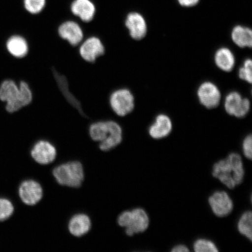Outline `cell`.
<instances>
[{"label": "cell", "instance_id": "obj_1", "mask_svg": "<svg viewBox=\"0 0 252 252\" xmlns=\"http://www.w3.org/2000/svg\"><path fill=\"white\" fill-rule=\"evenodd\" d=\"M33 97L30 85L24 80L18 84L14 80H6L0 85V100L6 103L5 109L9 113L18 112L30 105Z\"/></svg>", "mask_w": 252, "mask_h": 252}, {"label": "cell", "instance_id": "obj_18", "mask_svg": "<svg viewBox=\"0 0 252 252\" xmlns=\"http://www.w3.org/2000/svg\"><path fill=\"white\" fill-rule=\"evenodd\" d=\"M172 128V122L169 116L160 114L157 116L155 122L151 125L149 133L153 139H162L168 136L171 133Z\"/></svg>", "mask_w": 252, "mask_h": 252}, {"label": "cell", "instance_id": "obj_4", "mask_svg": "<svg viewBox=\"0 0 252 252\" xmlns=\"http://www.w3.org/2000/svg\"><path fill=\"white\" fill-rule=\"evenodd\" d=\"M119 226L125 229L126 234L133 236L144 232L149 228L150 218L146 211L142 208L123 212L118 217Z\"/></svg>", "mask_w": 252, "mask_h": 252}, {"label": "cell", "instance_id": "obj_12", "mask_svg": "<svg viewBox=\"0 0 252 252\" xmlns=\"http://www.w3.org/2000/svg\"><path fill=\"white\" fill-rule=\"evenodd\" d=\"M108 134L106 139L98 144L99 150L103 153H108L119 146L123 141L124 131L121 125L113 119L107 120Z\"/></svg>", "mask_w": 252, "mask_h": 252}, {"label": "cell", "instance_id": "obj_8", "mask_svg": "<svg viewBox=\"0 0 252 252\" xmlns=\"http://www.w3.org/2000/svg\"><path fill=\"white\" fill-rule=\"evenodd\" d=\"M18 194L22 202L28 206H34L42 200L44 190L39 182L34 179H27L20 184Z\"/></svg>", "mask_w": 252, "mask_h": 252}, {"label": "cell", "instance_id": "obj_22", "mask_svg": "<svg viewBox=\"0 0 252 252\" xmlns=\"http://www.w3.org/2000/svg\"><path fill=\"white\" fill-rule=\"evenodd\" d=\"M238 231L249 240L252 239V213L247 211L242 214L237 223Z\"/></svg>", "mask_w": 252, "mask_h": 252}, {"label": "cell", "instance_id": "obj_2", "mask_svg": "<svg viewBox=\"0 0 252 252\" xmlns=\"http://www.w3.org/2000/svg\"><path fill=\"white\" fill-rule=\"evenodd\" d=\"M212 175L230 189H234L243 182L245 169L239 154L232 153L214 163Z\"/></svg>", "mask_w": 252, "mask_h": 252}, {"label": "cell", "instance_id": "obj_5", "mask_svg": "<svg viewBox=\"0 0 252 252\" xmlns=\"http://www.w3.org/2000/svg\"><path fill=\"white\" fill-rule=\"evenodd\" d=\"M109 104L115 115L124 118L133 111L135 98L133 93L128 88H119L110 93Z\"/></svg>", "mask_w": 252, "mask_h": 252}, {"label": "cell", "instance_id": "obj_3", "mask_svg": "<svg viewBox=\"0 0 252 252\" xmlns=\"http://www.w3.org/2000/svg\"><path fill=\"white\" fill-rule=\"evenodd\" d=\"M52 176L61 187L78 189L85 181L86 172L83 163L73 160L57 165L52 170Z\"/></svg>", "mask_w": 252, "mask_h": 252}, {"label": "cell", "instance_id": "obj_20", "mask_svg": "<svg viewBox=\"0 0 252 252\" xmlns=\"http://www.w3.org/2000/svg\"><path fill=\"white\" fill-rule=\"evenodd\" d=\"M231 38L238 47L241 48L252 46V31L250 28L238 25L233 28Z\"/></svg>", "mask_w": 252, "mask_h": 252}, {"label": "cell", "instance_id": "obj_26", "mask_svg": "<svg viewBox=\"0 0 252 252\" xmlns=\"http://www.w3.org/2000/svg\"><path fill=\"white\" fill-rule=\"evenodd\" d=\"M239 77L242 80L251 84L252 81V62L250 59H248L244 63L243 67L239 70Z\"/></svg>", "mask_w": 252, "mask_h": 252}, {"label": "cell", "instance_id": "obj_24", "mask_svg": "<svg viewBox=\"0 0 252 252\" xmlns=\"http://www.w3.org/2000/svg\"><path fill=\"white\" fill-rule=\"evenodd\" d=\"M24 4L28 12L32 15H37L45 8L46 0H24Z\"/></svg>", "mask_w": 252, "mask_h": 252}, {"label": "cell", "instance_id": "obj_17", "mask_svg": "<svg viewBox=\"0 0 252 252\" xmlns=\"http://www.w3.org/2000/svg\"><path fill=\"white\" fill-rule=\"evenodd\" d=\"M9 55L17 59L25 58L30 52V45L25 37L21 34H14L9 37L6 42Z\"/></svg>", "mask_w": 252, "mask_h": 252}, {"label": "cell", "instance_id": "obj_25", "mask_svg": "<svg viewBox=\"0 0 252 252\" xmlns=\"http://www.w3.org/2000/svg\"><path fill=\"white\" fill-rule=\"evenodd\" d=\"M14 207L11 201L7 198H0V221H4L12 216Z\"/></svg>", "mask_w": 252, "mask_h": 252}, {"label": "cell", "instance_id": "obj_27", "mask_svg": "<svg viewBox=\"0 0 252 252\" xmlns=\"http://www.w3.org/2000/svg\"><path fill=\"white\" fill-rule=\"evenodd\" d=\"M242 152L247 159L251 160L252 158V135H248L242 143Z\"/></svg>", "mask_w": 252, "mask_h": 252}, {"label": "cell", "instance_id": "obj_9", "mask_svg": "<svg viewBox=\"0 0 252 252\" xmlns=\"http://www.w3.org/2000/svg\"><path fill=\"white\" fill-rule=\"evenodd\" d=\"M58 35L72 47H78L85 39L83 27L74 20H66L58 28Z\"/></svg>", "mask_w": 252, "mask_h": 252}, {"label": "cell", "instance_id": "obj_21", "mask_svg": "<svg viewBox=\"0 0 252 252\" xmlns=\"http://www.w3.org/2000/svg\"><path fill=\"white\" fill-rule=\"evenodd\" d=\"M88 135L90 139L99 143L105 140L108 134V126L107 120L94 121L88 126Z\"/></svg>", "mask_w": 252, "mask_h": 252}, {"label": "cell", "instance_id": "obj_16", "mask_svg": "<svg viewBox=\"0 0 252 252\" xmlns=\"http://www.w3.org/2000/svg\"><path fill=\"white\" fill-rule=\"evenodd\" d=\"M70 9L72 15L85 24L90 23L95 17V5L91 0H74Z\"/></svg>", "mask_w": 252, "mask_h": 252}, {"label": "cell", "instance_id": "obj_7", "mask_svg": "<svg viewBox=\"0 0 252 252\" xmlns=\"http://www.w3.org/2000/svg\"><path fill=\"white\" fill-rule=\"evenodd\" d=\"M78 51L83 61L92 63L105 54V47L99 37L90 36L85 37L78 46Z\"/></svg>", "mask_w": 252, "mask_h": 252}, {"label": "cell", "instance_id": "obj_28", "mask_svg": "<svg viewBox=\"0 0 252 252\" xmlns=\"http://www.w3.org/2000/svg\"><path fill=\"white\" fill-rule=\"evenodd\" d=\"M179 4L184 7H190L196 5L199 0H178Z\"/></svg>", "mask_w": 252, "mask_h": 252}, {"label": "cell", "instance_id": "obj_10", "mask_svg": "<svg viewBox=\"0 0 252 252\" xmlns=\"http://www.w3.org/2000/svg\"><path fill=\"white\" fill-rule=\"evenodd\" d=\"M208 201L214 215L220 218L228 216L234 209V202L225 191L214 192Z\"/></svg>", "mask_w": 252, "mask_h": 252}, {"label": "cell", "instance_id": "obj_13", "mask_svg": "<svg viewBox=\"0 0 252 252\" xmlns=\"http://www.w3.org/2000/svg\"><path fill=\"white\" fill-rule=\"evenodd\" d=\"M198 100L208 109L215 108L219 105L221 94L216 85L211 82L201 84L197 90Z\"/></svg>", "mask_w": 252, "mask_h": 252}, {"label": "cell", "instance_id": "obj_11", "mask_svg": "<svg viewBox=\"0 0 252 252\" xmlns=\"http://www.w3.org/2000/svg\"><path fill=\"white\" fill-rule=\"evenodd\" d=\"M224 107L225 111L229 115L242 118L250 112L251 102L247 98H243L237 92L230 93L225 97Z\"/></svg>", "mask_w": 252, "mask_h": 252}, {"label": "cell", "instance_id": "obj_29", "mask_svg": "<svg viewBox=\"0 0 252 252\" xmlns=\"http://www.w3.org/2000/svg\"><path fill=\"white\" fill-rule=\"evenodd\" d=\"M190 251L187 246L183 244H179L175 246L172 249V252H189Z\"/></svg>", "mask_w": 252, "mask_h": 252}, {"label": "cell", "instance_id": "obj_6", "mask_svg": "<svg viewBox=\"0 0 252 252\" xmlns=\"http://www.w3.org/2000/svg\"><path fill=\"white\" fill-rule=\"evenodd\" d=\"M58 150L52 141L40 139L33 145L30 156L33 161L41 166H46L54 162L58 157Z\"/></svg>", "mask_w": 252, "mask_h": 252}, {"label": "cell", "instance_id": "obj_23", "mask_svg": "<svg viewBox=\"0 0 252 252\" xmlns=\"http://www.w3.org/2000/svg\"><path fill=\"white\" fill-rule=\"evenodd\" d=\"M195 252H218V248L214 242L206 238L197 239L193 244Z\"/></svg>", "mask_w": 252, "mask_h": 252}, {"label": "cell", "instance_id": "obj_14", "mask_svg": "<svg viewBox=\"0 0 252 252\" xmlns=\"http://www.w3.org/2000/svg\"><path fill=\"white\" fill-rule=\"evenodd\" d=\"M125 24L131 39L140 40L146 36L147 25L141 14L135 12H130L126 17Z\"/></svg>", "mask_w": 252, "mask_h": 252}, {"label": "cell", "instance_id": "obj_15", "mask_svg": "<svg viewBox=\"0 0 252 252\" xmlns=\"http://www.w3.org/2000/svg\"><path fill=\"white\" fill-rule=\"evenodd\" d=\"M92 228V220L89 216L84 213L75 214L69 220L67 229L70 234L75 238L83 237Z\"/></svg>", "mask_w": 252, "mask_h": 252}, {"label": "cell", "instance_id": "obj_19", "mask_svg": "<svg viewBox=\"0 0 252 252\" xmlns=\"http://www.w3.org/2000/svg\"><path fill=\"white\" fill-rule=\"evenodd\" d=\"M214 59L217 67L223 71H231L234 67L235 56L227 47H221L217 50Z\"/></svg>", "mask_w": 252, "mask_h": 252}]
</instances>
